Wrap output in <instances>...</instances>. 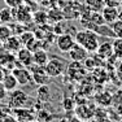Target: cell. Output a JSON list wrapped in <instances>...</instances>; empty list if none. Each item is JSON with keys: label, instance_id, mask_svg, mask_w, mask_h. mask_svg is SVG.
Wrapping results in <instances>:
<instances>
[{"label": "cell", "instance_id": "cell-4", "mask_svg": "<svg viewBox=\"0 0 122 122\" xmlns=\"http://www.w3.org/2000/svg\"><path fill=\"white\" fill-rule=\"evenodd\" d=\"M29 69L31 71V81H34L35 85L40 86V85H47L48 83L49 75L47 74L44 66H39V65H34L33 64Z\"/></svg>", "mask_w": 122, "mask_h": 122}, {"label": "cell", "instance_id": "cell-20", "mask_svg": "<svg viewBox=\"0 0 122 122\" xmlns=\"http://www.w3.org/2000/svg\"><path fill=\"white\" fill-rule=\"evenodd\" d=\"M33 20L38 25H44L48 21V13L43 12V10H38L33 14Z\"/></svg>", "mask_w": 122, "mask_h": 122}, {"label": "cell", "instance_id": "cell-9", "mask_svg": "<svg viewBox=\"0 0 122 122\" xmlns=\"http://www.w3.org/2000/svg\"><path fill=\"white\" fill-rule=\"evenodd\" d=\"M17 62L21 64V66H25V68H30L33 65V52L26 47H21L17 52Z\"/></svg>", "mask_w": 122, "mask_h": 122}, {"label": "cell", "instance_id": "cell-17", "mask_svg": "<svg viewBox=\"0 0 122 122\" xmlns=\"http://www.w3.org/2000/svg\"><path fill=\"white\" fill-rule=\"evenodd\" d=\"M86 8H88L90 10H95V12H101L104 7H105V3L104 0H85Z\"/></svg>", "mask_w": 122, "mask_h": 122}, {"label": "cell", "instance_id": "cell-8", "mask_svg": "<svg viewBox=\"0 0 122 122\" xmlns=\"http://www.w3.org/2000/svg\"><path fill=\"white\" fill-rule=\"evenodd\" d=\"M66 73L73 81H79L81 78H83V75L86 74V70L83 69V66L81 65V62L77 61H71V64L69 66H66Z\"/></svg>", "mask_w": 122, "mask_h": 122}, {"label": "cell", "instance_id": "cell-22", "mask_svg": "<svg viewBox=\"0 0 122 122\" xmlns=\"http://www.w3.org/2000/svg\"><path fill=\"white\" fill-rule=\"evenodd\" d=\"M113 46V53L117 59H122V38H116L114 42L112 43Z\"/></svg>", "mask_w": 122, "mask_h": 122}, {"label": "cell", "instance_id": "cell-5", "mask_svg": "<svg viewBox=\"0 0 122 122\" xmlns=\"http://www.w3.org/2000/svg\"><path fill=\"white\" fill-rule=\"evenodd\" d=\"M56 38H57L56 39L57 48H59L61 52H64V53H68L71 49V47L75 44L74 35H71V34H69V33L60 34V35H57Z\"/></svg>", "mask_w": 122, "mask_h": 122}, {"label": "cell", "instance_id": "cell-31", "mask_svg": "<svg viewBox=\"0 0 122 122\" xmlns=\"http://www.w3.org/2000/svg\"><path fill=\"white\" fill-rule=\"evenodd\" d=\"M60 122H78V118H62Z\"/></svg>", "mask_w": 122, "mask_h": 122}, {"label": "cell", "instance_id": "cell-10", "mask_svg": "<svg viewBox=\"0 0 122 122\" xmlns=\"http://www.w3.org/2000/svg\"><path fill=\"white\" fill-rule=\"evenodd\" d=\"M118 12H120V8H116V7H105L101 9V14H103V18H104V22L107 25H110L118 20Z\"/></svg>", "mask_w": 122, "mask_h": 122}, {"label": "cell", "instance_id": "cell-23", "mask_svg": "<svg viewBox=\"0 0 122 122\" xmlns=\"http://www.w3.org/2000/svg\"><path fill=\"white\" fill-rule=\"evenodd\" d=\"M18 38H20V40H21L22 47H27L29 43H30L35 36H34V34L30 33V31H24L22 34H20V35H18Z\"/></svg>", "mask_w": 122, "mask_h": 122}, {"label": "cell", "instance_id": "cell-15", "mask_svg": "<svg viewBox=\"0 0 122 122\" xmlns=\"http://www.w3.org/2000/svg\"><path fill=\"white\" fill-rule=\"evenodd\" d=\"M1 82H3V85H4V87L7 88L8 92L14 91V90L20 86L18 82H17V79H16V77L13 75L12 71H10V73H7V74L4 75V78H3Z\"/></svg>", "mask_w": 122, "mask_h": 122}, {"label": "cell", "instance_id": "cell-1", "mask_svg": "<svg viewBox=\"0 0 122 122\" xmlns=\"http://www.w3.org/2000/svg\"><path fill=\"white\" fill-rule=\"evenodd\" d=\"M74 39H75V43L85 47L88 53L96 52L99 48V36L94 30L86 29V30L77 31L74 34Z\"/></svg>", "mask_w": 122, "mask_h": 122}, {"label": "cell", "instance_id": "cell-21", "mask_svg": "<svg viewBox=\"0 0 122 122\" xmlns=\"http://www.w3.org/2000/svg\"><path fill=\"white\" fill-rule=\"evenodd\" d=\"M110 30L116 38H122V20H116L113 24H110Z\"/></svg>", "mask_w": 122, "mask_h": 122}, {"label": "cell", "instance_id": "cell-14", "mask_svg": "<svg viewBox=\"0 0 122 122\" xmlns=\"http://www.w3.org/2000/svg\"><path fill=\"white\" fill-rule=\"evenodd\" d=\"M49 60L47 51H44L43 48H39L36 51L33 52V62L34 65H39V66H46L47 61Z\"/></svg>", "mask_w": 122, "mask_h": 122}, {"label": "cell", "instance_id": "cell-3", "mask_svg": "<svg viewBox=\"0 0 122 122\" xmlns=\"http://www.w3.org/2000/svg\"><path fill=\"white\" fill-rule=\"evenodd\" d=\"M46 71L49 75V78H57L61 77L66 70V62L62 59L55 56L52 59H49L46 64Z\"/></svg>", "mask_w": 122, "mask_h": 122}, {"label": "cell", "instance_id": "cell-12", "mask_svg": "<svg viewBox=\"0 0 122 122\" xmlns=\"http://www.w3.org/2000/svg\"><path fill=\"white\" fill-rule=\"evenodd\" d=\"M97 56L103 60H108L112 56H114L113 53V46L110 42H104L103 44H99V48L96 51Z\"/></svg>", "mask_w": 122, "mask_h": 122}, {"label": "cell", "instance_id": "cell-24", "mask_svg": "<svg viewBox=\"0 0 122 122\" xmlns=\"http://www.w3.org/2000/svg\"><path fill=\"white\" fill-rule=\"evenodd\" d=\"M94 117L96 118V121H107L108 113H107V110H104L103 108H99L94 112Z\"/></svg>", "mask_w": 122, "mask_h": 122}, {"label": "cell", "instance_id": "cell-27", "mask_svg": "<svg viewBox=\"0 0 122 122\" xmlns=\"http://www.w3.org/2000/svg\"><path fill=\"white\" fill-rule=\"evenodd\" d=\"M5 5L7 7H10V8H17L24 3V0H4Z\"/></svg>", "mask_w": 122, "mask_h": 122}, {"label": "cell", "instance_id": "cell-2", "mask_svg": "<svg viewBox=\"0 0 122 122\" xmlns=\"http://www.w3.org/2000/svg\"><path fill=\"white\" fill-rule=\"evenodd\" d=\"M30 96L22 90H14V91L9 92L8 96V107L10 109H18V108H26L30 104Z\"/></svg>", "mask_w": 122, "mask_h": 122}, {"label": "cell", "instance_id": "cell-30", "mask_svg": "<svg viewBox=\"0 0 122 122\" xmlns=\"http://www.w3.org/2000/svg\"><path fill=\"white\" fill-rule=\"evenodd\" d=\"M0 122H18V121H17V118L14 117V114L12 113V114L7 116V117H5V118H3V120L0 121Z\"/></svg>", "mask_w": 122, "mask_h": 122}, {"label": "cell", "instance_id": "cell-35", "mask_svg": "<svg viewBox=\"0 0 122 122\" xmlns=\"http://www.w3.org/2000/svg\"><path fill=\"white\" fill-rule=\"evenodd\" d=\"M1 24H3V22H1V20H0V25H1Z\"/></svg>", "mask_w": 122, "mask_h": 122}, {"label": "cell", "instance_id": "cell-26", "mask_svg": "<svg viewBox=\"0 0 122 122\" xmlns=\"http://www.w3.org/2000/svg\"><path fill=\"white\" fill-rule=\"evenodd\" d=\"M13 113V110L9 108V107H3V108H0V121L3 120V118H5L7 116H9V114H12Z\"/></svg>", "mask_w": 122, "mask_h": 122}, {"label": "cell", "instance_id": "cell-25", "mask_svg": "<svg viewBox=\"0 0 122 122\" xmlns=\"http://www.w3.org/2000/svg\"><path fill=\"white\" fill-rule=\"evenodd\" d=\"M62 107H64V109H65V110H73L75 108L74 100H71V99H64Z\"/></svg>", "mask_w": 122, "mask_h": 122}, {"label": "cell", "instance_id": "cell-28", "mask_svg": "<svg viewBox=\"0 0 122 122\" xmlns=\"http://www.w3.org/2000/svg\"><path fill=\"white\" fill-rule=\"evenodd\" d=\"M7 97H8V91L4 87V85H3V82H0V103L5 101Z\"/></svg>", "mask_w": 122, "mask_h": 122}, {"label": "cell", "instance_id": "cell-16", "mask_svg": "<svg viewBox=\"0 0 122 122\" xmlns=\"http://www.w3.org/2000/svg\"><path fill=\"white\" fill-rule=\"evenodd\" d=\"M0 20L3 24H10L12 21H14V13H13V8L10 7H5L0 10Z\"/></svg>", "mask_w": 122, "mask_h": 122}, {"label": "cell", "instance_id": "cell-34", "mask_svg": "<svg viewBox=\"0 0 122 122\" xmlns=\"http://www.w3.org/2000/svg\"><path fill=\"white\" fill-rule=\"evenodd\" d=\"M118 122H122V117L120 118V120H118Z\"/></svg>", "mask_w": 122, "mask_h": 122}, {"label": "cell", "instance_id": "cell-6", "mask_svg": "<svg viewBox=\"0 0 122 122\" xmlns=\"http://www.w3.org/2000/svg\"><path fill=\"white\" fill-rule=\"evenodd\" d=\"M12 73L16 77V79H17L20 86H27L31 82V71L29 70V68L16 66V68L12 69Z\"/></svg>", "mask_w": 122, "mask_h": 122}, {"label": "cell", "instance_id": "cell-11", "mask_svg": "<svg viewBox=\"0 0 122 122\" xmlns=\"http://www.w3.org/2000/svg\"><path fill=\"white\" fill-rule=\"evenodd\" d=\"M13 114L17 118L18 122H31L34 120V114L33 110L26 108H18V109H13Z\"/></svg>", "mask_w": 122, "mask_h": 122}, {"label": "cell", "instance_id": "cell-29", "mask_svg": "<svg viewBox=\"0 0 122 122\" xmlns=\"http://www.w3.org/2000/svg\"><path fill=\"white\" fill-rule=\"evenodd\" d=\"M104 3L108 7H116V8L122 7V0H104Z\"/></svg>", "mask_w": 122, "mask_h": 122}, {"label": "cell", "instance_id": "cell-32", "mask_svg": "<svg viewBox=\"0 0 122 122\" xmlns=\"http://www.w3.org/2000/svg\"><path fill=\"white\" fill-rule=\"evenodd\" d=\"M118 18L122 20V9H120V12H118Z\"/></svg>", "mask_w": 122, "mask_h": 122}, {"label": "cell", "instance_id": "cell-7", "mask_svg": "<svg viewBox=\"0 0 122 122\" xmlns=\"http://www.w3.org/2000/svg\"><path fill=\"white\" fill-rule=\"evenodd\" d=\"M68 56L71 61H77V62H83L87 56H88V52L85 47H82L81 44L75 43V44L71 47V49L68 52Z\"/></svg>", "mask_w": 122, "mask_h": 122}, {"label": "cell", "instance_id": "cell-19", "mask_svg": "<svg viewBox=\"0 0 122 122\" xmlns=\"http://www.w3.org/2000/svg\"><path fill=\"white\" fill-rule=\"evenodd\" d=\"M13 33H12V29L8 24H1L0 25V43L5 42L9 36H12Z\"/></svg>", "mask_w": 122, "mask_h": 122}, {"label": "cell", "instance_id": "cell-36", "mask_svg": "<svg viewBox=\"0 0 122 122\" xmlns=\"http://www.w3.org/2000/svg\"><path fill=\"white\" fill-rule=\"evenodd\" d=\"M87 122H90V121H87Z\"/></svg>", "mask_w": 122, "mask_h": 122}, {"label": "cell", "instance_id": "cell-18", "mask_svg": "<svg viewBox=\"0 0 122 122\" xmlns=\"http://www.w3.org/2000/svg\"><path fill=\"white\" fill-rule=\"evenodd\" d=\"M36 94H38V99L40 101H47L51 97V90H49V87L47 85H40Z\"/></svg>", "mask_w": 122, "mask_h": 122}, {"label": "cell", "instance_id": "cell-13", "mask_svg": "<svg viewBox=\"0 0 122 122\" xmlns=\"http://www.w3.org/2000/svg\"><path fill=\"white\" fill-rule=\"evenodd\" d=\"M3 44V47H4L7 51H9V52H18V49L22 47V44H21V40H20V38L17 36V35H12V36H9L5 42H3L1 43Z\"/></svg>", "mask_w": 122, "mask_h": 122}, {"label": "cell", "instance_id": "cell-33", "mask_svg": "<svg viewBox=\"0 0 122 122\" xmlns=\"http://www.w3.org/2000/svg\"><path fill=\"white\" fill-rule=\"evenodd\" d=\"M94 122H107V121H94Z\"/></svg>", "mask_w": 122, "mask_h": 122}]
</instances>
